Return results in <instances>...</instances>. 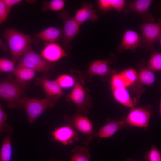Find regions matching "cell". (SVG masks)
<instances>
[{
  "instance_id": "obj_18",
  "label": "cell",
  "mask_w": 161,
  "mask_h": 161,
  "mask_svg": "<svg viewBox=\"0 0 161 161\" xmlns=\"http://www.w3.org/2000/svg\"><path fill=\"white\" fill-rule=\"evenodd\" d=\"M112 89L115 100L124 106L132 108L137 104V101L131 97L126 88Z\"/></svg>"
},
{
  "instance_id": "obj_31",
  "label": "cell",
  "mask_w": 161,
  "mask_h": 161,
  "mask_svg": "<svg viewBox=\"0 0 161 161\" xmlns=\"http://www.w3.org/2000/svg\"><path fill=\"white\" fill-rule=\"evenodd\" d=\"M15 63L12 59L0 58V72H12L15 69Z\"/></svg>"
},
{
  "instance_id": "obj_4",
  "label": "cell",
  "mask_w": 161,
  "mask_h": 161,
  "mask_svg": "<svg viewBox=\"0 0 161 161\" xmlns=\"http://www.w3.org/2000/svg\"><path fill=\"white\" fill-rule=\"evenodd\" d=\"M64 120L66 125L76 129L85 136L84 144L86 147L96 137L97 132L93 128V124L88 117L79 111L72 117L65 115Z\"/></svg>"
},
{
  "instance_id": "obj_7",
  "label": "cell",
  "mask_w": 161,
  "mask_h": 161,
  "mask_svg": "<svg viewBox=\"0 0 161 161\" xmlns=\"http://www.w3.org/2000/svg\"><path fill=\"white\" fill-rule=\"evenodd\" d=\"M142 34L140 46L146 51L152 50L154 43L161 39V21L143 23L140 27Z\"/></svg>"
},
{
  "instance_id": "obj_14",
  "label": "cell",
  "mask_w": 161,
  "mask_h": 161,
  "mask_svg": "<svg viewBox=\"0 0 161 161\" xmlns=\"http://www.w3.org/2000/svg\"><path fill=\"white\" fill-rule=\"evenodd\" d=\"M153 2L151 0H136L128 4V10L140 14L144 23L153 22L155 18L148 12L149 8Z\"/></svg>"
},
{
  "instance_id": "obj_17",
  "label": "cell",
  "mask_w": 161,
  "mask_h": 161,
  "mask_svg": "<svg viewBox=\"0 0 161 161\" xmlns=\"http://www.w3.org/2000/svg\"><path fill=\"white\" fill-rule=\"evenodd\" d=\"M49 62L56 61L67 56V53L59 44L55 43L48 44L42 50L40 55Z\"/></svg>"
},
{
  "instance_id": "obj_32",
  "label": "cell",
  "mask_w": 161,
  "mask_h": 161,
  "mask_svg": "<svg viewBox=\"0 0 161 161\" xmlns=\"http://www.w3.org/2000/svg\"><path fill=\"white\" fill-rule=\"evenodd\" d=\"M11 8L7 7L2 0H0V25L6 21Z\"/></svg>"
},
{
  "instance_id": "obj_34",
  "label": "cell",
  "mask_w": 161,
  "mask_h": 161,
  "mask_svg": "<svg viewBox=\"0 0 161 161\" xmlns=\"http://www.w3.org/2000/svg\"><path fill=\"white\" fill-rule=\"evenodd\" d=\"M97 2L99 8L102 11H106L112 8L111 0H99Z\"/></svg>"
},
{
  "instance_id": "obj_5",
  "label": "cell",
  "mask_w": 161,
  "mask_h": 161,
  "mask_svg": "<svg viewBox=\"0 0 161 161\" xmlns=\"http://www.w3.org/2000/svg\"><path fill=\"white\" fill-rule=\"evenodd\" d=\"M19 102L26 111L29 122L32 124L46 109L54 107L56 103L54 101L49 99L32 98L26 97L20 98Z\"/></svg>"
},
{
  "instance_id": "obj_25",
  "label": "cell",
  "mask_w": 161,
  "mask_h": 161,
  "mask_svg": "<svg viewBox=\"0 0 161 161\" xmlns=\"http://www.w3.org/2000/svg\"><path fill=\"white\" fill-rule=\"evenodd\" d=\"M7 116L3 110L0 101V134L3 133L10 134L13 131L12 127L6 123Z\"/></svg>"
},
{
  "instance_id": "obj_15",
  "label": "cell",
  "mask_w": 161,
  "mask_h": 161,
  "mask_svg": "<svg viewBox=\"0 0 161 161\" xmlns=\"http://www.w3.org/2000/svg\"><path fill=\"white\" fill-rule=\"evenodd\" d=\"M141 37L137 32L132 30L126 29L124 33L120 44L117 47V50L122 52L124 50H135L140 46Z\"/></svg>"
},
{
  "instance_id": "obj_2",
  "label": "cell",
  "mask_w": 161,
  "mask_h": 161,
  "mask_svg": "<svg viewBox=\"0 0 161 161\" xmlns=\"http://www.w3.org/2000/svg\"><path fill=\"white\" fill-rule=\"evenodd\" d=\"M12 73L0 81V99L7 103L10 108L21 109L22 106L19 100L27 88V85H22L13 77Z\"/></svg>"
},
{
  "instance_id": "obj_20",
  "label": "cell",
  "mask_w": 161,
  "mask_h": 161,
  "mask_svg": "<svg viewBox=\"0 0 161 161\" xmlns=\"http://www.w3.org/2000/svg\"><path fill=\"white\" fill-rule=\"evenodd\" d=\"M62 30L55 27L47 28L35 34V36L49 43H54L62 36Z\"/></svg>"
},
{
  "instance_id": "obj_9",
  "label": "cell",
  "mask_w": 161,
  "mask_h": 161,
  "mask_svg": "<svg viewBox=\"0 0 161 161\" xmlns=\"http://www.w3.org/2000/svg\"><path fill=\"white\" fill-rule=\"evenodd\" d=\"M35 83L41 87L45 94V98L53 100L56 103L64 93L62 88L55 80L49 79L47 72L41 77H35Z\"/></svg>"
},
{
  "instance_id": "obj_30",
  "label": "cell",
  "mask_w": 161,
  "mask_h": 161,
  "mask_svg": "<svg viewBox=\"0 0 161 161\" xmlns=\"http://www.w3.org/2000/svg\"><path fill=\"white\" fill-rule=\"evenodd\" d=\"M111 84L112 88H126L129 86L126 82L120 73L114 75L111 79Z\"/></svg>"
},
{
  "instance_id": "obj_21",
  "label": "cell",
  "mask_w": 161,
  "mask_h": 161,
  "mask_svg": "<svg viewBox=\"0 0 161 161\" xmlns=\"http://www.w3.org/2000/svg\"><path fill=\"white\" fill-rule=\"evenodd\" d=\"M12 148L10 134H8L3 141L0 152V161H11Z\"/></svg>"
},
{
  "instance_id": "obj_33",
  "label": "cell",
  "mask_w": 161,
  "mask_h": 161,
  "mask_svg": "<svg viewBox=\"0 0 161 161\" xmlns=\"http://www.w3.org/2000/svg\"><path fill=\"white\" fill-rule=\"evenodd\" d=\"M111 4L112 8L120 13L124 8L126 2L124 0H111Z\"/></svg>"
},
{
  "instance_id": "obj_19",
  "label": "cell",
  "mask_w": 161,
  "mask_h": 161,
  "mask_svg": "<svg viewBox=\"0 0 161 161\" xmlns=\"http://www.w3.org/2000/svg\"><path fill=\"white\" fill-rule=\"evenodd\" d=\"M12 72L18 83L22 85L27 86L35 77L36 71L25 67H17Z\"/></svg>"
},
{
  "instance_id": "obj_38",
  "label": "cell",
  "mask_w": 161,
  "mask_h": 161,
  "mask_svg": "<svg viewBox=\"0 0 161 161\" xmlns=\"http://www.w3.org/2000/svg\"><path fill=\"white\" fill-rule=\"evenodd\" d=\"M50 161H55L53 160H51Z\"/></svg>"
},
{
  "instance_id": "obj_10",
  "label": "cell",
  "mask_w": 161,
  "mask_h": 161,
  "mask_svg": "<svg viewBox=\"0 0 161 161\" xmlns=\"http://www.w3.org/2000/svg\"><path fill=\"white\" fill-rule=\"evenodd\" d=\"M151 107L132 108L125 117L129 125L140 128H146L149 124L151 111Z\"/></svg>"
},
{
  "instance_id": "obj_35",
  "label": "cell",
  "mask_w": 161,
  "mask_h": 161,
  "mask_svg": "<svg viewBox=\"0 0 161 161\" xmlns=\"http://www.w3.org/2000/svg\"><path fill=\"white\" fill-rule=\"evenodd\" d=\"M4 4L8 7L11 8L13 5L21 2V0H2Z\"/></svg>"
},
{
  "instance_id": "obj_27",
  "label": "cell",
  "mask_w": 161,
  "mask_h": 161,
  "mask_svg": "<svg viewBox=\"0 0 161 161\" xmlns=\"http://www.w3.org/2000/svg\"><path fill=\"white\" fill-rule=\"evenodd\" d=\"M147 68L153 71H160L161 69V54L156 52L151 56L147 65Z\"/></svg>"
},
{
  "instance_id": "obj_3",
  "label": "cell",
  "mask_w": 161,
  "mask_h": 161,
  "mask_svg": "<svg viewBox=\"0 0 161 161\" xmlns=\"http://www.w3.org/2000/svg\"><path fill=\"white\" fill-rule=\"evenodd\" d=\"M3 36L7 41L12 59L15 63L30 47V36L14 29L6 30Z\"/></svg>"
},
{
  "instance_id": "obj_11",
  "label": "cell",
  "mask_w": 161,
  "mask_h": 161,
  "mask_svg": "<svg viewBox=\"0 0 161 161\" xmlns=\"http://www.w3.org/2000/svg\"><path fill=\"white\" fill-rule=\"evenodd\" d=\"M129 126L125 117L119 119L108 118L104 125L97 132L96 137L106 138L113 135L118 131Z\"/></svg>"
},
{
  "instance_id": "obj_23",
  "label": "cell",
  "mask_w": 161,
  "mask_h": 161,
  "mask_svg": "<svg viewBox=\"0 0 161 161\" xmlns=\"http://www.w3.org/2000/svg\"><path fill=\"white\" fill-rule=\"evenodd\" d=\"M139 79L143 84L151 86L153 84L155 80V76L153 71L147 68H144L140 72Z\"/></svg>"
},
{
  "instance_id": "obj_13",
  "label": "cell",
  "mask_w": 161,
  "mask_h": 161,
  "mask_svg": "<svg viewBox=\"0 0 161 161\" xmlns=\"http://www.w3.org/2000/svg\"><path fill=\"white\" fill-rule=\"evenodd\" d=\"M111 63L110 59L95 61L89 64L88 70L83 76L88 81H91L92 77L95 75L106 76L110 72V66Z\"/></svg>"
},
{
  "instance_id": "obj_26",
  "label": "cell",
  "mask_w": 161,
  "mask_h": 161,
  "mask_svg": "<svg viewBox=\"0 0 161 161\" xmlns=\"http://www.w3.org/2000/svg\"><path fill=\"white\" fill-rule=\"evenodd\" d=\"M55 81L61 88L72 87L75 83V80L72 76L65 74L58 76Z\"/></svg>"
},
{
  "instance_id": "obj_28",
  "label": "cell",
  "mask_w": 161,
  "mask_h": 161,
  "mask_svg": "<svg viewBox=\"0 0 161 161\" xmlns=\"http://www.w3.org/2000/svg\"><path fill=\"white\" fill-rule=\"evenodd\" d=\"M145 161H161V154L158 148L155 145L152 146L144 155Z\"/></svg>"
},
{
  "instance_id": "obj_24",
  "label": "cell",
  "mask_w": 161,
  "mask_h": 161,
  "mask_svg": "<svg viewBox=\"0 0 161 161\" xmlns=\"http://www.w3.org/2000/svg\"><path fill=\"white\" fill-rule=\"evenodd\" d=\"M65 1L63 0H52L43 1L42 10L45 11L50 10L54 11H59L64 7Z\"/></svg>"
},
{
  "instance_id": "obj_37",
  "label": "cell",
  "mask_w": 161,
  "mask_h": 161,
  "mask_svg": "<svg viewBox=\"0 0 161 161\" xmlns=\"http://www.w3.org/2000/svg\"><path fill=\"white\" fill-rule=\"evenodd\" d=\"M126 161H135V160L133 159L128 158L126 159Z\"/></svg>"
},
{
  "instance_id": "obj_22",
  "label": "cell",
  "mask_w": 161,
  "mask_h": 161,
  "mask_svg": "<svg viewBox=\"0 0 161 161\" xmlns=\"http://www.w3.org/2000/svg\"><path fill=\"white\" fill-rule=\"evenodd\" d=\"M72 154L69 161H90L91 155L86 147L77 146L72 151Z\"/></svg>"
},
{
  "instance_id": "obj_1",
  "label": "cell",
  "mask_w": 161,
  "mask_h": 161,
  "mask_svg": "<svg viewBox=\"0 0 161 161\" xmlns=\"http://www.w3.org/2000/svg\"><path fill=\"white\" fill-rule=\"evenodd\" d=\"M71 71L75 83L71 92L66 95V100L75 105L78 108V111L81 113L88 114L87 108L91 107L92 105L88 95L89 90L84 87V78L79 71L72 69Z\"/></svg>"
},
{
  "instance_id": "obj_12",
  "label": "cell",
  "mask_w": 161,
  "mask_h": 161,
  "mask_svg": "<svg viewBox=\"0 0 161 161\" xmlns=\"http://www.w3.org/2000/svg\"><path fill=\"white\" fill-rule=\"evenodd\" d=\"M50 134L55 141L64 145L71 144L80 140L78 134L75 130L67 125L55 128Z\"/></svg>"
},
{
  "instance_id": "obj_29",
  "label": "cell",
  "mask_w": 161,
  "mask_h": 161,
  "mask_svg": "<svg viewBox=\"0 0 161 161\" xmlns=\"http://www.w3.org/2000/svg\"><path fill=\"white\" fill-rule=\"evenodd\" d=\"M126 82L128 86L134 83L137 78L136 71L132 68H129L120 72Z\"/></svg>"
},
{
  "instance_id": "obj_16",
  "label": "cell",
  "mask_w": 161,
  "mask_h": 161,
  "mask_svg": "<svg viewBox=\"0 0 161 161\" xmlns=\"http://www.w3.org/2000/svg\"><path fill=\"white\" fill-rule=\"evenodd\" d=\"M74 17L80 25L87 21H95L98 18L93 4L86 2L82 4L81 8L77 11Z\"/></svg>"
},
{
  "instance_id": "obj_36",
  "label": "cell",
  "mask_w": 161,
  "mask_h": 161,
  "mask_svg": "<svg viewBox=\"0 0 161 161\" xmlns=\"http://www.w3.org/2000/svg\"><path fill=\"white\" fill-rule=\"evenodd\" d=\"M0 47L3 50L4 52H6L7 50V47L6 44L3 42L0 39Z\"/></svg>"
},
{
  "instance_id": "obj_8",
  "label": "cell",
  "mask_w": 161,
  "mask_h": 161,
  "mask_svg": "<svg viewBox=\"0 0 161 161\" xmlns=\"http://www.w3.org/2000/svg\"><path fill=\"white\" fill-rule=\"evenodd\" d=\"M58 16L63 21V45L65 48H69L72 41L79 33L80 25L74 17L70 16L67 10L61 11L58 14Z\"/></svg>"
},
{
  "instance_id": "obj_6",
  "label": "cell",
  "mask_w": 161,
  "mask_h": 161,
  "mask_svg": "<svg viewBox=\"0 0 161 161\" xmlns=\"http://www.w3.org/2000/svg\"><path fill=\"white\" fill-rule=\"evenodd\" d=\"M17 67H25L36 72H46L51 70L53 66L30 47L22 55Z\"/></svg>"
}]
</instances>
